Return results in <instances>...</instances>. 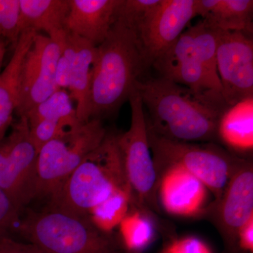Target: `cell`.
<instances>
[{
  "label": "cell",
  "mask_w": 253,
  "mask_h": 253,
  "mask_svg": "<svg viewBox=\"0 0 253 253\" xmlns=\"http://www.w3.org/2000/svg\"><path fill=\"white\" fill-rule=\"evenodd\" d=\"M224 241L225 253H241L238 247L240 229L253 217V168L243 158L231 175L222 196L206 208Z\"/></svg>",
  "instance_id": "8fae6325"
},
{
  "label": "cell",
  "mask_w": 253,
  "mask_h": 253,
  "mask_svg": "<svg viewBox=\"0 0 253 253\" xmlns=\"http://www.w3.org/2000/svg\"><path fill=\"white\" fill-rule=\"evenodd\" d=\"M219 32L217 68L228 106L253 96V41L242 32Z\"/></svg>",
  "instance_id": "4fadbf2b"
},
{
  "label": "cell",
  "mask_w": 253,
  "mask_h": 253,
  "mask_svg": "<svg viewBox=\"0 0 253 253\" xmlns=\"http://www.w3.org/2000/svg\"><path fill=\"white\" fill-rule=\"evenodd\" d=\"M156 174L157 198L168 214L181 217L204 214L208 189L199 179L174 166L156 169Z\"/></svg>",
  "instance_id": "5bb4252c"
},
{
  "label": "cell",
  "mask_w": 253,
  "mask_h": 253,
  "mask_svg": "<svg viewBox=\"0 0 253 253\" xmlns=\"http://www.w3.org/2000/svg\"><path fill=\"white\" fill-rule=\"evenodd\" d=\"M16 231L41 253H126L119 239L89 217L53 206L28 213Z\"/></svg>",
  "instance_id": "277c9868"
},
{
  "label": "cell",
  "mask_w": 253,
  "mask_h": 253,
  "mask_svg": "<svg viewBox=\"0 0 253 253\" xmlns=\"http://www.w3.org/2000/svg\"><path fill=\"white\" fill-rule=\"evenodd\" d=\"M122 191L132 195L116 134L107 132L99 146L86 156L68 178L51 200V206L89 218L101 205Z\"/></svg>",
  "instance_id": "3957f363"
},
{
  "label": "cell",
  "mask_w": 253,
  "mask_h": 253,
  "mask_svg": "<svg viewBox=\"0 0 253 253\" xmlns=\"http://www.w3.org/2000/svg\"><path fill=\"white\" fill-rule=\"evenodd\" d=\"M107 134L101 119L94 118L50 141L38 153L36 198L51 201L83 160Z\"/></svg>",
  "instance_id": "ba28073f"
},
{
  "label": "cell",
  "mask_w": 253,
  "mask_h": 253,
  "mask_svg": "<svg viewBox=\"0 0 253 253\" xmlns=\"http://www.w3.org/2000/svg\"><path fill=\"white\" fill-rule=\"evenodd\" d=\"M147 127V126H146ZM155 168L178 166L199 179L214 195L217 202L242 158L214 145L194 144L171 140L147 129Z\"/></svg>",
  "instance_id": "52a82bcc"
},
{
  "label": "cell",
  "mask_w": 253,
  "mask_h": 253,
  "mask_svg": "<svg viewBox=\"0 0 253 253\" xmlns=\"http://www.w3.org/2000/svg\"><path fill=\"white\" fill-rule=\"evenodd\" d=\"M123 0H69L65 29L95 46L109 36Z\"/></svg>",
  "instance_id": "9a60e30c"
},
{
  "label": "cell",
  "mask_w": 253,
  "mask_h": 253,
  "mask_svg": "<svg viewBox=\"0 0 253 253\" xmlns=\"http://www.w3.org/2000/svg\"><path fill=\"white\" fill-rule=\"evenodd\" d=\"M146 68L134 31L117 16L109 36L96 48L89 99L90 120L118 111L135 90Z\"/></svg>",
  "instance_id": "7a4b0ae2"
},
{
  "label": "cell",
  "mask_w": 253,
  "mask_h": 253,
  "mask_svg": "<svg viewBox=\"0 0 253 253\" xmlns=\"http://www.w3.org/2000/svg\"><path fill=\"white\" fill-rule=\"evenodd\" d=\"M136 89L147 129L156 135L184 142L217 139L218 121L225 109L161 76L141 80Z\"/></svg>",
  "instance_id": "6da1fadb"
},
{
  "label": "cell",
  "mask_w": 253,
  "mask_h": 253,
  "mask_svg": "<svg viewBox=\"0 0 253 253\" xmlns=\"http://www.w3.org/2000/svg\"><path fill=\"white\" fill-rule=\"evenodd\" d=\"M25 117L27 118L28 123L49 120L73 126L83 124L78 120L76 107L69 93L64 89L54 91L45 101L30 111Z\"/></svg>",
  "instance_id": "44dd1931"
},
{
  "label": "cell",
  "mask_w": 253,
  "mask_h": 253,
  "mask_svg": "<svg viewBox=\"0 0 253 253\" xmlns=\"http://www.w3.org/2000/svg\"><path fill=\"white\" fill-rule=\"evenodd\" d=\"M217 139L239 155L253 150V96L226 108L218 121Z\"/></svg>",
  "instance_id": "d6986e66"
},
{
  "label": "cell",
  "mask_w": 253,
  "mask_h": 253,
  "mask_svg": "<svg viewBox=\"0 0 253 253\" xmlns=\"http://www.w3.org/2000/svg\"><path fill=\"white\" fill-rule=\"evenodd\" d=\"M253 0H197V15L216 31L242 32L252 36Z\"/></svg>",
  "instance_id": "ac0fdd59"
},
{
  "label": "cell",
  "mask_w": 253,
  "mask_h": 253,
  "mask_svg": "<svg viewBox=\"0 0 253 253\" xmlns=\"http://www.w3.org/2000/svg\"><path fill=\"white\" fill-rule=\"evenodd\" d=\"M197 15V0H123L118 17L134 31L146 67L166 52Z\"/></svg>",
  "instance_id": "5b68a950"
},
{
  "label": "cell",
  "mask_w": 253,
  "mask_h": 253,
  "mask_svg": "<svg viewBox=\"0 0 253 253\" xmlns=\"http://www.w3.org/2000/svg\"><path fill=\"white\" fill-rule=\"evenodd\" d=\"M68 35L73 49L68 90L76 101L78 120L85 123L90 121L89 99L96 46L80 37Z\"/></svg>",
  "instance_id": "2e32d148"
},
{
  "label": "cell",
  "mask_w": 253,
  "mask_h": 253,
  "mask_svg": "<svg viewBox=\"0 0 253 253\" xmlns=\"http://www.w3.org/2000/svg\"><path fill=\"white\" fill-rule=\"evenodd\" d=\"M131 123L126 132L116 134L126 179L134 206L140 209H158L157 174L148 138L144 107L136 89L128 100Z\"/></svg>",
  "instance_id": "9c48e42d"
},
{
  "label": "cell",
  "mask_w": 253,
  "mask_h": 253,
  "mask_svg": "<svg viewBox=\"0 0 253 253\" xmlns=\"http://www.w3.org/2000/svg\"><path fill=\"white\" fill-rule=\"evenodd\" d=\"M21 33L19 0H0V38L15 47Z\"/></svg>",
  "instance_id": "603a6c76"
},
{
  "label": "cell",
  "mask_w": 253,
  "mask_h": 253,
  "mask_svg": "<svg viewBox=\"0 0 253 253\" xmlns=\"http://www.w3.org/2000/svg\"><path fill=\"white\" fill-rule=\"evenodd\" d=\"M20 214L12 201L0 188V239L11 236L10 234L16 231L21 219Z\"/></svg>",
  "instance_id": "cb8c5ba5"
},
{
  "label": "cell",
  "mask_w": 253,
  "mask_h": 253,
  "mask_svg": "<svg viewBox=\"0 0 253 253\" xmlns=\"http://www.w3.org/2000/svg\"><path fill=\"white\" fill-rule=\"evenodd\" d=\"M163 253H212L211 248L194 236L174 240L166 246Z\"/></svg>",
  "instance_id": "d4e9b609"
},
{
  "label": "cell",
  "mask_w": 253,
  "mask_h": 253,
  "mask_svg": "<svg viewBox=\"0 0 253 253\" xmlns=\"http://www.w3.org/2000/svg\"><path fill=\"white\" fill-rule=\"evenodd\" d=\"M0 253H41L33 245L15 241L11 236L0 239Z\"/></svg>",
  "instance_id": "484cf974"
},
{
  "label": "cell",
  "mask_w": 253,
  "mask_h": 253,
  "mask_svg": "<svg viewBox=\"0 0 253 253\" xmlns=\"http://www.w3.org/2000/svg\"><path fill=\"white\" fill-rule=\"evenodd\" d=\"M21 28L39 33L45 32L47 36L61 42L67 32L65 23L69 0H19Z\"/></svg>",
  "instance_id": "ffe728a7"
},
{
  "label": "cell",
  "mask_w": 253,
  "mask_h": 253,
  "mask_svg": "<svg viewBox=\"0 0 253 253\" xmlns=\"http://www.w3.org/2000/svg\"><path fill=\"white\" fill-rule=\"evenodd\" d=\"M238 247L241 253H253V217L240 229Z\"/></svg>",
  "instance_id": "4316f807"
},
{
  "label": "cell",
  "mask_w": 253,
  "mask_h": 253,
  "mask_svg": "<svg viewBox=\"0 0 253 253\" xmlns=\"http://www.w3.org/2000/svg\"><path fill=\"white\" fill-rule=\"evenodd\" d=\"M216 46L195 36L192 27L178 38L153 64L161 77L187 87L195 94L223 109L229 107L221 94Z\"/></svg>",
  "instance_id": "8992f818"
},
{
  "label": "cell",
  "mask_w": 253,
  "mask_h": 253,
  "mask_svg": "<svg viewBox=\"0 0 253 253\" xmlns=\"http://www.w3.org/2000/svg\"><path fill=\"white\" fill-rule=\"evenodd\" d=\"M123 239L128 251L141 252L152 243L156 228L146 210L136 208L121 221Z\"/></svg>",
  "instance_id": "7402d4cb"
},
{
  "label": "cell",
  "mask_w": 253,
  "mask_h": 253,
  "mask_svg": "<svg viewBox=\"0 0 253 253\" xmlns=\"http://www.w3.org/2000/svg\"><path fill=\"white\" fill-rule=\"evenodd\" d=\"M5 52H6V46L4 42L0 40V71H1V66H2L3 61H4Z\"/></svg>",
  "instance_id": "83f0119b"
},
{
  "label": "cell",
  "mask_w": 253,
  "mask_h": 253,
  "mask_svg": "<svg viewBox=\"0 0 253 253\" xmlns=\"http://www.w3.org/2000/svg\"><path fill=\"white\" fill-rule=\"evenodd\" d=\"M38 153L27 118L19 117L11 132L0 140V188L20 213L36 199Z\"/></svg>",
  "instance_id": "30bf717a"
},
{
  "label": "cell",
  "mask_w": 253,
  "mask_h": 253,
  "mask_svg": "<svg viewBox=\"0 0 253 253\" xmlns=\"http://www.w3.org/2000/svg\"><path fill=\"white\" fill-rule=\"evenodd\" d=\"M126 253H143L142 252H130V251H129V252H126Z\"/></svg>",
  "instance_id": "f1b7e54d"
},
{
  "label": "cell",
  "mask_w": 253,
  "mask_h": 253,
  "mask_svg": "<svg viewBox=\"0 0 253 253\" xmlns=\"http://www.w3.org/2000/svg\"><path fill=\"white\" fill-rule=\"evenodd\" d=\"M36 33L31 29L22 32L9 62L0 73V140L6 136L17 109L21 67Z\"/></svg>",
  "instance_id": "e0dca14e"
},
{
  "label": "cell",
  "mask_w": 253,
  "mask_h": 253,
  "mask_svg": "<svg viewBox=\"0 0 253 253\" xmlns=\"http://www.w3.org/2000/svg\"><path fill=\"white\" fill-rule=\"evenodd\" d=\"M61 44L37 33L23 59L16 112L19 117L45 101L58 90L55 83Z\"/></svg>",
  "instance_id": "7c38bea8"
}]
</instances>
